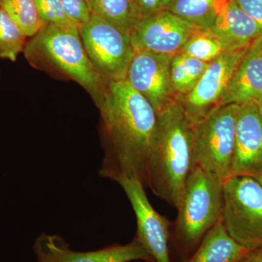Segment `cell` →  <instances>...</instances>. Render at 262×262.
<instances>
[{"label":"cell","instance_id":"1","mask_svg":"<svg viewBox=\"0 0 262 262\" xmlns=\"http://www.w3.org/2000/svg\"><path fill=\"white\" fill-rule=\"evenodd\" d=\"M98 108L104 151L100 177L117 183L136 179L146 187L158 114L126 80L108 82Z\"/></svg>","mask_w":262,"mask_h":262},{"label":"cell","instance_id":"2","mask_svg":"<svg viewBox=\"0 0 262 262\" xmlns=\"http://www.w3.org/2000/svg\"><path fill=\"white\" fill-rule=\"evenodd\" d=\"M193 141L194 123L177 101L158 114L146 187L177 209L192 168Z\"/></svg>","mask_w":262,"mask_h":262},{"label":"cell","instance_id":"3","mask_svg":"<svg viewBox=\"0 0 262 262\" xmlns=\"http://www.w3.org/2000/svg\"><path fill=\"white\" fill-rule=\"evenodd\" d=\"M23 53L34 68L80 84L97 107L102 101L107 83L90 61L77 27L44 24Z\"/></svg>","mask_w":262,"mask_h":262},{"label":"cell","instance_id":"4","mask_svg":"<svg viewBox=\"0 0 262 262\" xmlns=\"http://www.w3.org/2000/svg\"><path fill=\"white\" fill-rule=\"evenodd\" d=\"M224 183L198 167L191 170L179 205L177 232L187 245H194L222 222Z\"/></svg>","mask_w":262,"mask_h":262},{"label":"cell","instance_id":"5","mask_svg":"<svg viewBox=\"0 0 262 262\" xmlns=\"http://www.w3.org/2000/svg\"><path fill=\"white\" fill-rule=\"evenodd\" d=\"M239 107L234 103L219 106L194 124L192 168L198 167L224 184L230 179Z\"/></svg>","mask_w":262,"mask_h":262},{"label":"cell","instance_id":"6","mask_svg":"<svg viewBox=\"0 0 262 262\" xmlns=\"http://www.w3.org/2000/svg\"><path fill=\"white\" fill-rule=\"evenodd\" d=\"M222 223L231 237L250 251L262 248V187L253 177H234L224 184Z\"/></svg>","mask_w":262,"mask_h":262},{"label":"cell","instance_id":"7","mask_svg":"<svg viewBox=\"0 0 262 262\" xmlns=\"http://www.w3.org/2000/svg\"><path fill=\"white\" fill-rule=\"evenodd\" d=\"M79 31L90 61L106 83L126 80L136 53L130 36L94 14Z\"/></svg>","mask_w":262,"mask_h":262},{"label":"cell","instance_id":"8","mask_svg":"<svg viewBox=\"0 0 262 262\" xmlns=\"http://www.w3.org/2000/svg\"><path fill=\"white\" fill-rule=\"evenodd\" d=\"M249 47L222 53L210 62L194 89L187 96L177 99L192 123L206 118L221 106L234 72Z\"/></svg>","mask_w":262,"mask_h":262},{"label":"cell","instance_id":"9","mask_svg":"<svg viewBox=\"0 0 262 262\" xmlns=\"http://www.w3.org/2000/svg\"><path fill=\"white\" fill-rule=\"evenodd\" d=\"M198 28L168 10L142 18L129 34L135 51L162 54L180 53Z\"/></svg>","mask_w":262,"mask_h":262},{"label":"cell","instance_id":"10","mask_svg":"<svg viewBox=\"0 0 262 262\" xmlns=\"http://www.w3.org/2000/svg\"><path fill=\"white\" fill-rule=\"evenodd\" d=\"M172 55L136 51L126 80L147 100L157 114L176 102L170 86Z\"/></svg>","mask_w":262,"mask_h":262},{"label":"cell","instance_id":"11","mask_svg":"<svg viewBox=\"0 0 262 262\" xmlns=\"http://www.w3.org/2000/svg\"><path fill=\"white\" fill-rule=\"evenodd\" d=\"M117 184L123 189L135 213L136 239L155 262H171L168 248L170 222L151 206L144 184L136 179H122Z\"/></svg>","mask_w":262,"mask_h":262},{"label":"cell","instance_id":"12","mask_svg":"<svg viewBox=\"0 0 262 262\" xmlns=\"http://www.w3.org/2000/svg\"><path fill=\"white\" fill-rule=\"evenodd\" d=\"M34 251L39 262H155L136 238L125 245L78 252L71 250L60 236L42 234L34 244Z\"/></svg>","mask_w":262,"mask_h":262},{"label":"cell","instance_id":"13","mask_svg":"<svg viewBox=\"0 0 262 262\" xmlns=\"http://www.w3.org/2000/svg\"><path fill=\"white\" fill-rule=\"evenodd\" d=\"M261 170L262 117L257 102L250 101L239 107L230 178H253Z\"/></svg>","mask_w":262,"mask_h":262},{"label":"cell","instance_id":"14","mask_svg":"<svg viewBox=\"0 0 262 262\" xmlns=\"http://www.w3.org/2000/svg\"><path fill=\"white\" fill-rule=\"evenodd\" d=\"M262 98V34L245 55L230 81L221 106L241 105Z\"/></svg>","mask_w":262,"mask_h":262},{"label":"cell","instance_id":"15","mask_svg":"<svg viewBox=\"0 0 262 262\" xmlns=\"http://www.w3.org/2000/svg\"><path fill=\"white\" fill-rule=\"evenodd\" d=\"M203 32L215 37L224 51H234L251 46L262 34V27L230 0L213 28Z\"/></svg>","mask_w":262,"mask_h":262},{"label":"cell","instance_id":"16","mask_svg":"<svg viewBox=\"0 0 262 262\" xmlns=\"http://www.w3.org/2000/svg\"><path fill=\"white\" fill-rule=\"evenodd\" d=\"M251 252L229 235L221 222L207 232L196 252L185 262H241Z\"/></svg>","mask_w":262,"mask_h":262},{"label":"cell","instance_id":"17","mask_svg":"<svg viewBox=\"0 0 262 262\" xmlns=\"http://www.w3.org/2000/svg\"><path fill=\"white\" fill-rule=\"evenodd\" d=\"M230 0H174L169 11L196 28L208 31L213 28Z\"/></svg>","mask_w":262,"mask_h":262},{"label":"cell","instance_id":"18","mask_svg":"<svg viewBox=\"0 0 262 262\" xmlns=\"http://www.w3.org/2000/svg\"><path fill=\"white\" fill-rule=\"evenodd\" d=\"M209 63L177 53L170 63V86L176 98L187 96L198 83Z\"/></svg>","mask_w":262,"mask_h":262},{"label":"cell","instance_id":"19","mask_svg":"<svg viewBox=\"0 0 262 262\" xmlns=\"http://www.w3.org/2000/svg\"><path fill=\"white\" fill-rule=\"evenodd\" d=\"M92 14L106 19L125 34H130L142 18L134 0H87Z\"/></svg>","mask_w":262,"mask_h":262},{"label":"cell","instance_id":"20","mask_svg":"<svg viewBox=\"0 0 262 262\" xmlns=\"http://www.w3.org/2000/svg\"><path fill=\"white\" fill-rule=\"evenodd\" d=\"M0 6L27 37L35 35L44 26L38 13L35 0H0Z\"/></svg>","mask_w":262,"mask_h":262},{"label":"cell","instance_id":"21","mask_svg":"<svg viewBox=\"0 0 262 262\" xmlns=\"http://www.w3.org/2000/svg\"><path fill=\"white\" fill-rule=\"evenodd\" d=\"M27 36L0 6V58L15 61L24 51Z\"/></svg>","mask_w":262,"mask_h":262},{"label":"cell","instance_id":"22","mask_svg":"<svg viewBox=\"0 0 262 262\" xmlns=\"http://www.w3.org/2000/svg\"><path fill=\"white\" fill-rule=\"evenodd\" d=\"M224 52L222 45L215 37L198 29L184 45L180 53L210 63Z\"/></svg>","mask_w":262,"mask_h":262},{"label":"cell","instance_id":"23","mask_svg":"<svg viewBox=\"0 0 262 262\" xmlns=\"http://www.w3.org/2000/svg\"><path fill=\"white\" fill-rule=\"evenodd\" d=\"M39 16L44 24L77 27L66 13L60 0H35Z\"/></svg>","mask_w":262,"mask_h":262},{"label":"cell","instance_id":"24","mask_svg":"<svg viewBox=\"0 0 262 262\" xmlns=\"http://www.w3.org/2000/svg\"><path fill=\"white\" fill-rule=\"evenodd\" d=\"M69 18L80 27L92 16L87 0H60Z\"/></svg>","mask_w":262,"mask_h":262},{"label":"cell","instance_id":"25","mask_svg":"<svg viewBox=\"0 0 262 262\" xmlns=\"http://www.w3.org/2000/svg\"><path fill=\"white\" fill-rule=\"evenodd\" d=\"M255 21L262 27V0H232Z\"/></svg>","mask_w":262,"mask_h":262},{"label":"cell","instance_id":"26","mask_svg":"<svg viewBox=\"0 0 262 262\" xmlns=\"http://www.w3.org/2000/svg\"><path fill=\"white\" fill-rule=\"evenodd\" d=\"M142 18L149 16L162 10L163 0H134Z\"/></svg>","mask_w":262,"mask_h":262},{"label":"cell","instance_id":"27","mask_svg":"<svg viewBox=\"0 0 262 262\" xmlns=\"http://www.w3.org/2000/svg\"><path fill=\"white\" fill-rule=\"evenodd\" d=\"M250 256L252 258L253 262H262V248L251 251Z\"/></svg>","mask_w":262,"mask_h":262},{"label":"cell","instance_id":"28","mask_svg":"<svg viewBox=\"0 0 262 262\" xmlns=\"http://www.w3.org/2000/svg\"><path fill=\"white\" fill-rule=\"evenodd\" d=\"M173 1L174 0H163V3H162V9H168L169 6L173 3Z\"/></svg>","mask_w":262,"mask_h":262},{"label":"cell","instance_id":"29","mask_svg":"<svg viewBox=\"0 0 262 262\" xmlns=\"http://www.w3.org/2000/svg\"><path fill=\"white\" fill-rule=\"evenodd\" d=\"M258 183H259L260 185L262 187V170L258 174L256 177H253Z\"/></svg>","mask_w":262,"mask_h":262},{"label":"cell","instance_id":"30","mask_svg":"<svg viewBox=\"0 0 262 262\" xmlns=\"http://www.w3.org/2000/svg\"><path fill=\"white\" fill-rule=\"evenodd\" d=\"M258 108H259V112L260 114H261V117H262V98L261 99L259 100V101H257Z\"/></svg>","mask_w":262,"mask_h":262},{"label":"cell","instance_id":"31","mask_svg":"<svg viewBox=\"0 0 262 262\" xmlns=\"http://www.w3.org/2000/svg\"><path fill=\"white\" fill-rule=\"evenodd\" d=\"M241 262H253L252 258H251V256H248V257L247 258H246V259H244V261H241Z\"/></svg>","mask_w":262,"mask_h":262}]
</instances>
